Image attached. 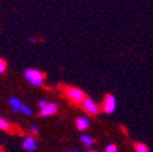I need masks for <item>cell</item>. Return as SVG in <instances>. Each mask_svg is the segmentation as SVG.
Instances as JSON below:
<instances>
[{
  "label": "cell",
  "instance_id": "1",
  "mask_svg": "<svg viewBox=\"0 0 153 152\" xmlns=\"http://www.w3.org/2000/svg\"><path fill=\"white\" fill-rule=\"evenodd\" d=\"M25 78L33 86H40L44 83V73L34 68H28L25 71Z\"/></svg>",
  "mask_w": 153,
  "mask_h": 152
},
{
  "label": "cell",
  "instance_id": "2",
  "mask_svg": "<svg viewBox=\"0 0 153 152\" xmlns=\"http://www.w3.org/2000/svg\"><path fill=\"white\" fill-rule=\"evenodd\" d=\"M65 94L67 95V98L73 101L74 104H79L83 102L85 99V94L83 90L78 89V88H73V86H66L65 88Z\"/></svg>",
  "mask_w": 153,
  "mask_h": 152
},
{
  "label": "cell",
  "instance_id": "3",
  "mask_svg": "<svg viewBox=\"0 0 153 152\" xmlns=\"http://www.w3.org/2000/svg\"><path fill=\"white\" fill-rule=\"evenodd\" d=\"M117 108V99L114 95L112 94H108L107 96L103 100V106H102V110L107 113V115H111V113H113L114 111H116Z\"/></svg>",
  "mask_w": 153,
  "mask_h": 152
},
{
  "label": "cell",
  "instance_id": "4",
  "mask_svg": "<svg viewBox=\"0 0 153 152\" xmlns=\"http://www.w3.org/2000/svg\"><path fill=\"white\" fill-rule=\"evenodd\" d=\"M82 106H83V110L86 113H89V115H97V113L100 112L99 105L90 98H85L84 101L82 102Z\"/></svg>",
  "mask_w": 153,
  "mask_h": 152
},
{
  "label": "cell",
  "instance_id": "5",
  "mask_svg": "<svg viewBox=\"0 0 153 152\" xmlns=\"http://www.w3.org/2000/svg\"><path fill=\"white\" fill-rule=\"evenodd\" d=\"M59 110V105L55 102H49V105L46 107H44L43 110H40V116L42 117H50L57 112Z\"/></svg>",
  "mask_w": 153,
  "mask_h": 152
},
{
  "label": "cell",
  "instance_id": "6",
  "mask_svg": "<svg viewBox=\"0 0 153 152\" xmlns=\"http://www.w3.org/2000/svg\"><path fill=\"white\" fill-rule=\"evenodd\" d=\"M9 105H10L11 110L15 113H22V110H23V106H25V104L18 98H10L9 99Z\"/></svg>",
  "mask_w": 153,
  "mask_h": 152
},
{
  "label": "cell",
  "instance_id": "7",
  "mask_svg": "<svg viewBox=\"0 0 153 152\" xmlns=\"http://www.w3.org/2000/svg\"><path fill=\"white\" fill-rule=\"evenodd\" d=\"M23 148L27 152H34L36 150V141L33 136H27L23 140Z\"/></svg>",
  "mask_w": 153,
  "mask_h": 152
},
{
  "label": "cell",
  "instance_id": "8",
  "mask_svg": "<svg viewBox=\"0 0 153 152\" xmlns=\"http://www.w3.org/2000/svg\"><path fill=\"white\" fill-rule=\"evenodd\" d=\"M75 125H76V128H78V130L84 131V130H86L89 128L90 122L85 117H78V118H76V121H75Z\"/></svg>",
  "mask_w": 153,
  "mask_h": 152
},
{
  "label": "cell",
  "instance_id": "9",
  "mask_svg": "<svg viewBox=\"0 0 153 152\" xmlns=\"http://www.w3.org/2000/svg\"><path fill=\"white\" fill-rule=\"evenodd\" d=\"M80 141L86 146V147H90L92 144H94V138L90 136V135H86V134H83L80 136Z\"/></svg>",
  "mask_w": 153,
  "mask_h": 152
},
{
  "label": "cell",
  "instance_id": "10",
  "mask_svg": "<svg viewBox=\"0 0 153 152\" xmlns=\"http://www.w3.org/2000/svg\"><path fill=\"white\" fill-rule=\"evenodd\" d=\"M0 129L1 130H9L10 129V123L3 117H0Z\"/></svg>",
  "mask_w": 153,
  "mask_h": 152
},
{
  "label": "cell",
  "instance_id": "11",
  "mask_svg": "<svg viewBox=\"0 0 153 152\" xmlns=\"http://www.w3.org/2000/svg\"><path fill=\"white\" fill-rule=\"evenodd\" d=\"M135 151H136V152H149V151H148V147H147L145 144H142V142L136 144Z\"/></svg>",
  "mask_w": 153,
  "mask_h": 152
},
{
  "label": "cell",
  "instance_id": "12",
  "mask_svg": "<svg viewBox=\"0 0 153 152\" xmlns=\"http://www.w3.org/2000/svg\"><path fill=\"white\" fill-rule=\"evenodd\" d=\"M38 105H39L40 110H43L44 107H46V106L49 105V101H48L46 99H42V100H39V102H38Z\"/></svg>",
  "mask_w": 153,
  "mask_h": 152
},
{
  "label": "cell",
  "instance_id": "13",
  "mask_svg": "<svg viewBox=\"0 0 153 152\" xmlns=\"http://www.w3.org/2000/svg\"><path fill=\"white\" fill-rule=\"evenodd\" d=\"M106 152H117V146L114 144H111L106 147Z\"/></svg>",
  "mask_w": 153,
  "mask_h": 152
},
{
  "label": "cell",
  "instance_id": "14",
  "mask_svg": "<svg viewBox=\"0 0 153 152\" xmlns=\"http://www.w3.org/2000/svg\"><path fill=\"white\" fill-rule=\"evenodd\" d=\"M5 71H6V62L0 59V74L4 73Z\"/></svg>",
  "mask_w": 153,
  "mask_h": 152
},
{
  "label": "cell",
  "instance_id": "15",
  "mask_svg": "<svg viewBox=\"0 0 153 152\" xmlns=\"http://www.w3.org/2000/svg\"><path fill=\"white\" fill-rule=\"evenodd\" d=\"M29 130L33 133V134H36V133L39 131V128H38V125H35V124H32L30 128H29Z\"/></svg>",
  "mask_w": 153,
  "mask_h": 152
},
{
  "label": "cell",
  "instance_id": "16",
  "mask_svg": "<svg viewBox=\"0 0 153 152\" xmlns=\"http://www.w3.org/2000/svg\"><path fill=\"white\" fill-rule=\"evenodd\" d=\"M28 40H29L30 43H34V42H35V38H34V37H29V38H28Z\"/></svg>",
  "mask_w": 153,
  "mask_h": 152
},
{
  "label": "cell",
  "instance_id": "17",
  "mask_svg": "<svg viewBox=\"0 0 153 152\" xmlns=\"http://www.w3.org/2000/svg\"><path fill=\"white\" fill-rule=\"evenodd\" d=\"M68 152H78V151H68Z\"/></svg>",
  "mask_w": 153,
  "mask_h": 152
},
{
  "label": "cell",
  "instance_id": "18",
  "mask_svg": "<svg viewBox=\"0 0 153 152\" xmlns=\"http://www.w3.org/2000/svg\"><path fill=\"white\" fill-rule=\"evenodd\" d=\"M89 152H97V151H89Z\"/></svg>",
  "mask_w": 153,
  "mask_h": 152
},
{
  "label": "cell",
  "instance_id": "19",
  "mask_svg": "<svg viewBox=\"0 0 153 152\" xmlns=\"http://www.w3.org/2000/svg\"><path fill=\"white\" fill-rule=\"evenodd\" d=\"M0 152H3V151H0Z\"/></svg>",
  "mask_w": 153,
  "mask_h": 152
}]
</instances>
